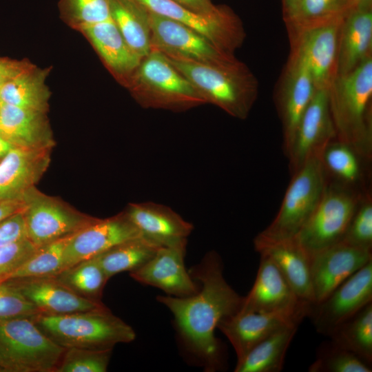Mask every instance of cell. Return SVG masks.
<instances>
[{"mask_svg":"<svg viewBox=\"0 0 372 372\" xmlns=\"http://www.w3.org/2000/svg\"><path fill=\"white\" fill-rule=\"evenodd\" d=\"M33 320L45 335L65 349L108 350L136 338L134 329L105 306L64 315L41 313Z\"/></svg>","mask_w":372,"mask_h":372,"instance_id":"cell-4","label":"cell"},{"mask_svg":"<svg viewBox=\"0 0 372 372\" xmlns=\"http://www.w3.org/2000/svg\"><path fill=\"white\" fill-rule=\"evenodd\" d=\"M330 340L372 364V302L339 324Z\"/></svg>","mask_w":372,"mask_h":372,"instance_id":"cell-33","label":"cell"},{"mask_svg":"<svg viewBox=\"0 0 372 372\" xmlns=\"http://www.w3.org/2000/svg\"><path fill=\"white\" fill-rule=\"evenodd\" d=\"M65 350L45 335L33 318L0 324V372H55Z\"/></svg>","mask_w":372,"mask_h":372,"instance_id":"cell-7","label":"cell"},{"mask_svg":"<svg viewBox=\"0 0 372 372\" xmlns=\"http://www.w3.org/2000/svg\"><path fill=\"white\" fill-rule=\"evenodd\" d=\"M30 66L23 61L0 56V87Z\"/></svg>","mask_w":372,"mask_h":372,"instance_id":"cell-45","label":"cell"},{"mask_svg":"<svg viewBox=\"0 0 372 372\" xmlns=\"http://www.w3.org/2000/svg\"><path fill=\"white\" fill-rule=\"evenodd\" d=\"M322 161L329 178L356 188L362 187L364 180V160L353 148L336 138L324 149Z\"/></svg>","mask_w":372,"mask_h":372,"instance_id":"cell-34","label":"cell"},{"mask_svg":"<svg viewBox=\"0 0 372 372\" xmlns=\"http://www.w3.org/2000/svg\"><path fill=\"white\" fill-rule=\"evenodd\" d=\"M311 305L296 295L275 263L268 256L260 255L255 282L243 297L239 311L278 313L302 322L307 317Z\"/></svg>","mask_w":372,"mask_h":372,"instance_id":"cell-11","label":"cell"},{"mask_svg":"<svg viewBox=\"0 0 372 372\" xmlns=\"http://www.w3.org/2000/svg\"><path fill=\"white\" fill-rule=\"evenodd\" d=\"M146 10L152 50L167 57L208 64L225 65L238 61L186 25Z\"/></svg>","mask_w":372,"mask_h":372,"instance_id":"cell-10","label":"cell"},{"mask_svg":"<svg viewBox=\"0 0 372 372\" xmlns=\"http://www.w3.org/2000/svg\"><path fill=\"white\" fill-rule=\"evenodd\" d=\"M132 74L134 92L145 107L182 111L205 103L193 85L157 50L142 59Z\"/></svg>","mask_w":372,"mask_h":372,"instance_id":"cell-6","label":"cell"},{"mask_svg":"<svg viewBox=\"0 0 372 372\" xmlns=\"http://www.w3.org/2000/svg\"><path fill=\"white\" fill-rule=\"evenodd\" d=\"M322 154L314 155L296 172L273 221L256 237L269 241L295 238L319 204L329 177Z\"/></svg>","mask_w":372,"mask_h":372,"instance_id":"cell-5","label":"cell"},{"mask_svg":"<svg viewBox=\"0 0 372 372\" xmlns=\"http://www.w3.org/2000/svg\"><path fill=\"white\" fill-rule=\"evenodd\" d=\"M70 236L38 248L4 281L15 278L52 277L59 273L63 269L64 249Z\"/></svg>","mask_w":372,"mask_h":372,"instance_id":"cell-36","label":"cell"},{"mask_svg":"<svg viewBox=\"0 0 372 372\" xmlns=\"http://www.w3.org/2000/svg\"><path fill=\"white\" fill-rule=\"evenodd\" d=\"M3 101H1V99H0V114H1V110H2V107H3Z\"/></svg>","mask_w":372,"mask_h":372,"instance_id":"cell-50","label":"cell"},{"mask_svg":"<svg viewBox=\"0 0 372 372\" xmlns=\"http://www.w3.org/2000/svg\"><path fill=\"white\" fill-rule=\"evenodd\" d=\"M37 249L26 238L0 247V283Z\"/></svg>","mask_w":372,"mask_h":372,"instance_id":"cell-42","label":"cell"},{"mask_svg":"<svg viewBox=\"0 0 372 372\" xmlns=\"http://www.w3.org/2000/svg\"><path fill=\"white\" fill-rule=\"evenodd\" d=\"M296 0H282V16L285 17L291 10Z\"/></svg>","mask_w":372,"mask_h":372,"instance_id":"cell-48","label":"cell"},{"mask_svg":"<svg viewBox=\"0 0 372 372\" xmlns=\"http://www.w3.org/2000/svg\"><path fill=\"white\" fill-rule=\"evenodd\" d=\"M26 238L40 248L72 236L97 220L57 198L31 188L23 196Z\"/></svg>","mask_w":372,"mask_h":372,"instance_id":"cell-9","label":"cell"},{"mask_svg":"<svg viewBox=\"0 0 372 372\" xmlns=\"http://www.w3.org/2000/svg\"><path fill=\"white\" fill-rule=\"evenodd\" d=\"M372 56V7H355L342 21L337 76L347 74Z\"/></svg>","mask_w":372,"mask_h":372,"instance_id":"cell-26","label":"cell"},{"mask_svg":"<svg viewBox=\"0 0 372 372\" xmlns=\"http://www.w3.org/2000/svg\"><path fill=\"white\" fill-rule=\"evenodd\" d=\"M41 312L14 289L0 283V324L17 318H34Z\"/></svg>","mask_w":372,"mask_h":372,"instance_id":"cell-41","label":"cell"},{"mask_svg":"<svg viewBox=\"0 0 372 372\" xmlns=\"http://www.w3.org/2000/svg\"><path fill=\"white\" fill-rule=\"evenodd\" d=\"M140 235L159 246L187 239L193 225L170 207L153 202L130 203L123 211Z\"/></svg>","mask_w":372,"mask_h":372,"instance_id":"cell-22","label":"cell"},{"mask_svg":"<svg viewBox=\"0 0 372 372\" xmlns=\"http://www.w3.org/2000/svg\"><path fill=\"white\" fill-rule=\"evenodd\" d=\"M353 8L372 7V0H350Z\"/></svg>","mask_w":372,"mask_h":372,"instance_id":"cell-49","label":"cell"},{"mask_svg":"<svg viewBox=\"0 0 372 372\" xmlns=\"http://www.w3.org/2000/svg\"><path fill=\"white\" fill-rule=\"evenodd\" d=\"M112 349H65L55 372H105Z\"/></svg>","mask_w":372,"mask_h":372,"instance_id":"cell-38","label":"cell"},{"mask_svg":"<svg viewBox=\"0 0 372 372\" xmlns=\"http://www.w3.org/2000/svg\"><path fill=\"white\" fill-rule=\"evenodd\" d=\"M161 247L141 236L117 244L96 257L110 279L117 273L140 268Z\"/></svg>","mask_w":372,"mask_h":372,"instance_id":"cell-32","label":"cell"},{"mask_svg":"<svg viewBox=\"0 0 372 372\" xmlns=\"http://www.w3.org/2000/svg\"><path fill=\"white\" fill-rule=\"evenodd\" d=\"M138 236V231L124 211L107 218H97L70 237L63 252L62 270Z\"/></svg>","mask_w":372,"mask_h":372,"instance_id":"cell-17","label":"cell"},{"mask_svg":"<svg viewBox=\"0 0 372 372\" xmlns=\"http://www.w3.org/2000/svg\"><path fill=\"white\" fill-rule=\"evenodd\" d=\"M187 239L161 246L155 255L140 268L130 271L135 280L159 288L169 296L185 297L198 291L187 271L184 258Z\"/></svg>","mask_w":372,"mask_h":372,"instance_id":"cell-19","label":"cell"},{"mask_svg":"<svg viewBox=\"0 0 372 372\" xmlns=\"http://www.w3.org/2000/svg\"><path fill=\"white\" fill-rule=\"evenodd\" d=\"M167 57V56H166ZM196 88L205 103H211L230 116L245 119L256 102L259 83L242 63L208 64L167 57Z\"/></svg>","mask_w":372,"mask_h":372,"instance_id":"cell-3","label":"cell"},{"mask_svg":"<svg viewBox=\"0 0 372 372\" xmlns=\"http://www.w3.org/2000/svg\"><path fill=\"white\" fill-rule=\"evenodd\" d=\"M6 285L20 293L45 315H64L105 307L82 298L53 277L7 280Z\"/></svg>","mask_w":372,"mask_h":372,"instance_id":"cell-20","label":"cell"},{"mask_svg":"<svg viewBox=\"0 0 372 372\" xmlns=\"http://www.w3.org/2000/svg\"><path fill=\"white\" fill-rule=\"evenodd\" d=\"M372 260V250L340 242L312 256L310 271L314 302L327 296L352 274Z\"/></svg>","mask_w":372,"mask_h":372,"instance_id":"cell-18","label":"cell"},{"mask_svg":"<svg viewBox=\"0 0 372 372\" xmlns=\"http://www.w3.org/2000/svg\"><path fill=\"white\" fill-rule=\"evenodd\" d=\"M344 17L307 29L290 41L291 48L297 49L304 59L316 90H328L337 76Z\"/></svg>","mask_w":372,"mask_h":372,"instance_id":"cell-16","label":"cell"},{"mask_svg":"<svg viewBox=\"0 0 372 372\" xmlns=\"http://www.w3.org/2000/svg\"><path fill=\"white\" fill-rule=\"evenodd\" d=\"M79 27L111 70L121 75L133 74L141 59L129 47L112 17Z\"/></svg>","mask_w":372,"mask_h":372,"instance_id":"cell-27","label":"cell"},{"mask_svg":"<svg viewBox=\"0 0 372 372\" xmlns=\"http://www.w3.org/2000/svg\"><path fill=\"white\" fill-rule=\"evenodd\" d=\"M316 90L304 59L297 49L291 48L274 94L282 123L284 153Z\"/></svg>","mask_w":372,"mask_h":372,"instance_id":"cell-13","label":"cell"},{"mask_svg":"<svg viewBox=\"0 0 372 372\" xmlns=\"http://www.w3.org/2000/svg\"><path fill=\"white\" fill-rule=\"evenodd\" d=\"M341 242L372 250V198L369 191L363 194Z\"/></svg>","mask_w":372,"mask_h":372,"instance_id":"cell-39","label":"cell"},{"mask_svg":"<svg viewBox=\"0 0 372 372\" xmlns=\"http://www.w3.org/2000/svg\"><path fill=\"white\" fill-rule=\"evenodd\" d=\"M51 151L12 147L0 160V200L23 199L46 172Z\"/></svg>","mask_w":372,"mask_h":372,"instance_id":"cell-21","label":"cell"},{"mask_svg":"<svg viewBox=\"0 0 372 372\" xmlns=\"http://www.w3.org/2000/svg\"><path fill=\"white\" fill-rule=\"evenodd\" d=\"M146 10L169 18L200 34L221 50L234 54L245 37L241 21L230 9L219 17H207L172 0H135Z\"/></svg>","mask_w":372,"mask_h":372,"instance_id":"cell-14","label":"cell"},{"mask_svg":"<svg viewBox=\"0 0 372 372\" xmlns=\"http://www.w3.org/2000/svg\"><path fill=\"white\" fill-rule=\"evenodd\" d=\"M26 238L23 211L0 222V247Z\"/></svg>","mask_w":372,"mask_h":372,"instance_id":"cell-43","label":"cell"},{"mask_svg":"<svg viewBox=\"0 0 372 372\" xmlns=\"http://www.w3.org/2000/svg\"><path fill=\"white\" fill-rule=\"evenodd\" d=\"M111 16L125 41L141 59L152 51L147 10L135 0H110Z\"/></svg>","mask_w":372,"mask_h":372,"instance_id":"cell-31","label":"cell"},{"mask_svg":"<svg viewBox=\"0 0 372 372\" xmlns=\"http://www.w3.org/2000/svg\"><path fill=\"white\" fill-rule=\"evenodd\" d=\"M301 322L278 313L242 312L220 320L217 328L227 338L241 359L255 345L279 329Z\"/></svg>","mask_w":372,"mask_h":372,"instance_id":"cell-25","label":"cell"},{"mask_svg":"<svg viewBox=\"0 0 372 372\" xmlns=\"http://www.w3.org/2000/svg\"><path fill=\"white\" fill-rule=\"evenodd\" d=\"M222 265L219 256L210 252L193 271L202 285L200 291L185 297L157 296L173 313L185 341L204 359L209 371L221 365L215 329L221 320L240 310L243 300L225 280Z\"/></svg>","mask_w":372,"mask_h":372,"instance_id":"cell-1","label":"cell"},{"mask_svg":"<svg viewBox=\"0 0 372 372\" xmlns=\"http://www.w3.org/2000/svg\"><path fill=\"white\" fill-rule=\"evenodd\" d=\"M63 14L78 26L91 25L112 17L110 0H61Z\"/></svg>","mask_w":372,"mask_h":372,"instance_id":"cell-40","label":"cell"},{"mask_svg":"<svg viewBox=\"0 0 372 372\" xmlns=\"http://www.w3.org/2000/svg\"><path fill=\"white\" fill-rule=\"evenodd\" d=\"M309 372H371V364L331 340L318 349L316 360L308 368Z\"/></svg>","mask_w":372,"mask_h":372,"instance_id":"cell-37","label":"cell"},{"mask_svg":"<svg viewBox=\"0 0 372 372\" xmlns=\"http://www.w3.org/2000/svg\"><path fill=\"white\" fill-rule=\"evenodd\" d=\"M13 146L0 136V160L10 150Z\"/></svg>","mask_w":372,"mask_h":372,"instance_id":"cell-47","label":"cell"},{"mask_svg":"<svg viewBox=\"0 0 372 372\" xmlns=\"http://www.w3.org/2000/svg\"><path fill=\"white\" fill-rule=\"evenodd\" d=\"M178 4L196 13L207 17H219L230 8L214 5L211 0H172Z\"/></svg>","mask_w":372,"mask_h":372,"instance_id":"cell-44","label":"cell"},{"mask_svg":"<svg viewBox=\"0 0 372 372\" xmlns=\"http://www.w3.org/2000/svg\"><path fill=\"white\" fill-rule=\"evenodd\" d=\"M45 76L31 65L0 87V99L5 104L46 113L50 92Z\"/></svg>","mask_w":372,"mask_h":372,"instance_id":"cell-30","label":"cell"},{"mask_svg":"<svg viewBox=\"0 0 372 372\" xmlns=\"http://www.w3.org/2000/svg\"><path fill=\"white\" fill-rule=\"evenodd\" d=\"M254 245L260 255L268 256L278 267L296 295L302 300L314 302L311 256L297 239L269 241L256 237Z\"/></svg>","mask_w":372,"mask_h":372,"instance_id":"cell-23","label":"cell"},{"mask_svg":"<svg viewBox=\"0 0 372 372\" xmlns=\"http://www.w3.org/2000/svg\"><path fill=\"white\" fill-rule=\"evenodd\" d=\"M298 324L285 326L259 342L241 359L235 372H280Z\"/></svg>","mask_w":372,"mask_h":372,"instance_id":"cell-28","label":"cell"},{"mask_svg":"<svg viewBox=\"0 0 372 372\" xmlns=\"http://www.w3.org/2000/svg\"><path fill=\"white\" fill-rule=\"evenodd\" d=\"M371 302L372 260L323 300L311 304L307 317L319 333L329 337L339 324Z\"/></svg>","mask_w":372,"mask_h":372,"instance_id":"cell-12","label":"cell"},{"mask_svg":"<svg viewBox=\"0 0 372 372\" xmlns=\"http://www.w3.org/2000/svg\"><path fill=\"white\" fill-rule=\"evenodd\" d=\"M336 134L329 105L328 90H317L285 152L291 175L314 155L322 154Z\"/></svg>","mask_w":372,"mask_h":372,"instance_id":"cell-15","label":"cell"},{"mask_svg":"<svg viewBox=\"0 0 372 372\" xmlns=\"http://www.w3.org/2000/svg\"><path fill=\"white\" fill-rule=\"evenodd\" d=\"M79 296L102 302L104 287L109 280L96 256L79 262L52 276Z\"/></svg>","mask_w":372,"mask_h":372,"instance_id":"cell-35","label":"cell"},{"mask_svg":"<svg viewBox=\"0 0 372 372\" xmlns=\"http://www.w3.org/2000/svg\"><path fill=\"white\" fill-rule=\"evenodd\" d=\"M336 139L364 160L372 158V56L347 74L336 76L328 89Z\"/></svg>","mask_w":372,"mask_h":372,"instance_id":"cell-2","label":"cell"},{"mask_svg":"<svg viewBox=\"0 0 372 372\" xmlns=\"http://www.w3.org/2000/svg\"><path fill=\"white\" fill-rule=\"evenodd\" d=\"M0 136L13 147L52 149L55 145L46 113L3 103L0 114Z\"/></svg>","mask_w":372,"mask_h":372,"instance_id":"cell-24","label":"cell"},{"mask_svg":"<svg viewBox=\"0 0 372 372\" xmlns=\"http://www.w3.org/2000/svg\"><path fill=\"white\" fill-rule=\"evenodd\" d=\"M353 8L350 0H296L283 17L289 41L307 29L344 17Z\"/></svg>","mask_w":372,"mask_h":372,"instance_id":"cell-29","label":"cell"},{"mask_svg":"<svg viewBox=\"0 0 372 372\" xmlns=\"http://www.w3.org/2000/svg\"><path fill=\"white\" fill-rule=\"evenodd\" d=\"M24 209L25 202L23 199L0 200V222L23 211Z\"/></svg>","mask_w":372,"mask_h":372,"instance_id":"cell-46","label":"cell"},{"mask_svg":"<svg viewBox=\"0 0 372 372\" xmlns=\"http://www.w3.org/2000/svg\"><path fill=\"white\" fill-rule=\"evenodd\" d=\"M366 191L329 178L322 199L296 237L310 256L341 242Z\"/></svg>","mask_w":372,"mask_h":372,"instance_id":"cell-8","label":"cell"}]
</instances>
